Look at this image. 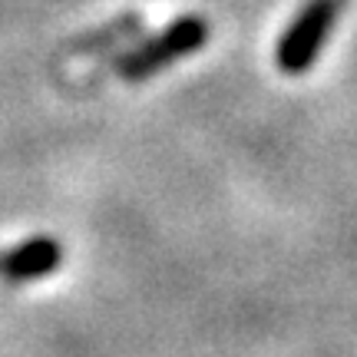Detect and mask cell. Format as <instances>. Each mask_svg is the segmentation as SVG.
Here are the masks:
<instances>
[{
    "instance_id": "obj_3",
    "label": "cell",
    "mask_w": 357,
    "mask_h": 357,
    "mask_svg": "<svg viewBox=\"0 0 357 357\" xmlns=\"http://www.w3.org/2000/svg\"><path fill=\"white\" fill-rule=\"evenodd\" d=\"M60 258H63V248L47 235H37V238H30V242L0 255V275L10 281H33L40 275L56 271Z\"/></svg>"
},
{
    "instance_id": "obj_2",
    "label": "cell",
    "mask_w": 357,
    "mask_h": 357,
    "mask_svg": "<svg viewBox=\"0 0 357 357\" xmlns=\"http://www.w3.org/2000/svg\"><path fill=\"white\" fill-rule=\"evenodd\" d=\"M337 24V0H307L305 10L294 17L288 30L278 40V66L281 73H305L324 50V43L331 37Z\"/></svg>"
},
{
    "instance_id": "obj_1",
    "label": "cell",
    "mask_w": 357,
    "mask_h": 357,
    "mask_svg": "<svg viewBox=\"0 0 357 357\" xmlns=\"http://www.w3.org/2000/svg\"><path fill=\"white\" fill-rule=\"evenodd\" d=\"M205 43H208V24H205L202 17H195V13L176 17L162 33H155L146 43H139L132 53H126L116 70L129 83H142V79L155 77L159 70H169L172 63L185 60L192 53H199Z\"/></svg>"
}]
</instances>
